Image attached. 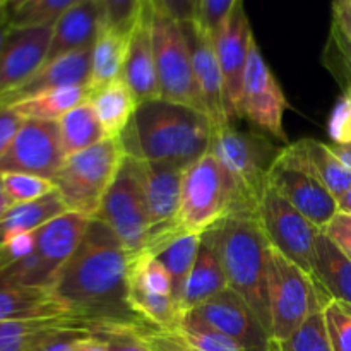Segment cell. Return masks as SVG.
<instances>
[{
  "label": "cell",
  "mask_w": 351,
  "mask_h": 351,
  "mask_svg": "<svg viewBox=\"0 0 351 351\" xmlns=\"http://www.w3.org/2000/svg\"><path fill=\"white\" fill-rule=\"evenodd\" d=\"M2 204L12 206L9 202V199H7V195H5V189H3V175L0 173V206H2Z\"/></svg>",
  "instance_id": "54"
},
{
  "label": "cell",
  "mask_w": 351,
  "mask_h": 351,
  "mask_svg": "<svg viewBox=\"0 0 351 351\" xmlns=\"http://www.w3.org/2000/svg\"><path fill=\"white\" fill-rule=\"evenodd\" d=\"M9 208H10V206H7V204L0 206V218H2V215H3V213H5Z\"/></svg>",
  "instance_id": "56"
},
{
  "label": "cell",
  "mask_w": 351,
  "mask_h": 351,
  "mask_svg": "<svg viewBox=\"0 0 351 351\" xmlns=\"http://www.w3.org/2000/svg\"><path fill=\"white\" fill-rule=\"evenodd\" d=\"M130 257L115 233L91 218L74 256L50 288L77 317L95 324L141 321L127 302Z\"/></svg>",
  "instance_id": "1"
},
{
  "label": "cell",
  "mask_w": 351,
  "mask_h": 351,
  "mask_svg": "<svg viewBox=\"0 0 351 351\" xmlns=\"http://www.w3.org/2000/svg\"><path fill=\"white\" fill-rule=\"evenodd\" d=\"M256 218L267 243L311 274L314 243L322 230L269 187L261 197Z\"/></svg>",
  "instance_id": "13"
},
{
  "label": "cell",
  "mask_w": 351,
  "mask_h": 351,
  "mask_svg": "<svg viewBox=\"0 0 351 351\" xmlns=\"http://www.w3.org/2000/svg\"><path fill=\"white\" fill-rule=\"evenodd\" d=\"M101 26L103 14L98 0H84L69 9L53 24V33H51L50 48H48L45 64L71 51L93 47Z\"/></svg>",
  "instance_id": "25"
},
{
  "label": "cell",
  "mask_w": 351,
  "mask_h": 351,
  "mask_svg": "<svg viewBox=\"0 0 351 351\" xmlns=\"http://www.w3.org/2000/svg\"><path fill=\"white\" fill-rule=\"evenodd\" d=\"M122 79L137 101L144 103L160 98L156 64H154L153 34H151V3L144 2L143 10L130 31L129 51L123 65Z\"/></svg>",
  "instance_id": "22"
},
{
  "label": "cell",
  "mask_w": 351,
  "mask_h": 351,
  "mask_svg": "<svg viewBox=\"0 0 351 351\" xmlns=\"http://www.w3.org/2000/svg\"><path fill=\"white\" fill-rule=\"evenodd\" d=\"M226 288H228V283H226L225 269H223L215 240L209 232L202 233L201 247H199L194 267H192L187 287H185L184 300L180 305L182 317L187 312L194 311L195 307L208 302L209 298L221 293Z\"/></svg>",
  "instance_id": "26"
},
{
  "label": "cell",
  "mask_w": 351,
  "mask_h": 351,
  "mask_svg": "<svg viewBox=\"0 0 351 351\" xmlns=\"http://www.w3.org/2000/svg\"><path fill=\"white\" fill-rule=\"evenodd\" d=\"M91 48L71 51L41 65L36 74L31 75L21 88L0 98L3 105H12L19 99L50 89L71 88V86H89L91 79Z\"/></svg>",
  "instance_id": "23"
},
{
  "label": "cell",
  "mask_w": 351,
  "mask_h": 351,
  "mask_svg": "<svg viewBox=\"0 0 351 351\" xmlns=\"http://www.w3.org/2000/svg\"><path fill=\"white\" fill-rule=\"evenodd\" d=\"M201 240L202 233H180L154 254L160 259V263L167 267L168 274H170L173 300L177 304L178 311H180L185 287H187L189 276H191L199 247H201Z\"/></svg>",
  "instance_id": "32"
},
{
  "label": "cell",
  "mask_w": 351,
  "mask_h": 351,
  "mask_svg": "<svg viewBox=\"0 0 351 351\" xmlns=\"http://www.w3.org/2000/svg\"><path fill=\"white\" fill-rule=\"evenodd\" d=\"M0 24H7V12L3 5H0Z\"/></svg>",
  "instance_id": "55"
},
{
  "label": "cell",
  "mask_w": 351,
  "mask_h": 351,
  "mask_svg": "<svg viewBox=\"0 0 351 351\" xmlns=\"http://www.w3.org/2000/svg\"><path fill=\"white\" fill-rule=\"evenodd\" d=\"M144 336L156 351H195L187 343L182 341L173 331H163V329H156L146 324L144 326Z\"/></svg>",
  "instance_id": "48"
},
{
  "label": "cell",
  "mask_w": 351,
  "mask_h": 351,
  "mask_svg": "<svg viewBox=\"0 0 351 351\" xmlns=\"http://www.w3.org/2000/svg\"><path fill=\"white\" fill-rule=\"evenodd\" d=\"M129 43L130 33L101 26L91 48V91L122 77Z\"/></svg>",
  "instance_id": "29"
},
{
  "label": "cell",
  "mask_w": 351,
  "mask_h": 351,
  "mask_svg": "<svg viewBox=\"0 0 351 351\" xmlns=\"http://www.w3.org/2000/svg\"><path fill=\"white\" fill-rule=\"evenodd\" d=\"M58 129L65 156L89 149L106 137L89 98L65 113L58 120Z\"/></svg>",
  "instance_id": "33"
},
{
  "label": "cell",
  "mask_w": 351,
  "mask_h": 351,
  "mask_svg": "<svg viewBox=\"0 0 351 351\" xmlns=\"http://www.w3.org/2000/svg\"><path fill=\"white\" fill-rule=\"evenodd\" d=\"M53 26L10 27L0 50V98L21 88L47 60Z\"/></svg>",
  "instance_id": "19"
},
{
  "label": "cell",
  "mask_w": 351,
  "mask_h": 351,
  "mask_svg": "<svg viewBox=\"0 0 351 351\" xmlns=\"http://www.w3.org/2000/svg\"><path fill=\"white\" fill-rule=\"evenodd\" d=\"M137 163L149 218V237L143 252L156 254L171 239L184 233L178 226V211L185 168L144 160H137Z\"/></svg>",
  "instance_id": "11"
},
{
  "label": "cell",
  "mask_w": 351,
  "mask_h": 351,
  "mask_svg": "<svg viewBox=\"0 0 351 351\" xmlns=\"http://www.w3.org/2000/svg\"><path fill=\"white\" fill-rule=\"evenodd\" d=\"M127 287L129 307L141 321L163 331L177 328L182 315L173 300L171 278L154 254L139 252L130 257Z\"/></svg>",
  "instance_id": "12"
},
{
  "label": "cell",
  "mask_w": 351,
  "mask_h": 351,
  "mask_svg": "<svg viewBox=\"0 0 351 351\" xmlns=\"http://www.w3.org/2000/svg\"><path fill=\"white\" fill-rule=\"evenodd\" d=\"M5 195L12 206L27 204L38 201L55 191V184L50 178L29 173H2Z\"/></svg>",
  "instance_id": "39"
},
{
  "label": "cell",
  "mask_w": 351,
  "mask_h": 351,
  "mask_svg": "<svg viewBox=\"0 0 351 351\" xmlns=\"http://www.w3.org/2000/svg\"><path fill=\"white\" fill-rule=\"evenodd\" d=\"M267 302H269L271 339L274 343L290 338L311 315L324 311L332 302L314 278L271 247L267 267Z\"/></svg>",
  "instance_id": "6"
},
{
  "label": "cell",
  "mask_w": 351,
  "mask_h": 351,
  "mask_svg": "<svg viewBox=\"0 0 351 351\" xmlns=\"http://www.w3.org/2000/svg\"><path fill=\"white\" fill-rule=\"evenodd\" d=\"M89 101L95 106L106 137L122 136L139 106V101L122 77L93 89Z\"/></svg>",
  "instance_id": "28"
},
{
  "label": "cell",
  "mask_w": 351,
  "mask_h": 351,
  "mask_svg": "<svg viewBox=\"0 0 351 351\" xmlns=\"http://www.w3.org/2000/svg\"><path fill=\"white\" fill-rule=\"evenodd\" d=\"M237 2L239 0H201L199 2L197 23H201V26L206 27L209 33H215L219 24L232 12Z\"/></svg>",
  "instance_id": "44"
},
{
  "label": "cell",
  "mask_w": 351,
  "mask_h": 351,
  "mask_svg": "<svg viewBox=\"0 0 351 351\" xmlns=\"http://www.w3.org/2000/svg\"><path fill=\"white\" fill-rule=\"evenodd\" d=\"M328 134L332 144H346L351 141V91L341 89L328 120Z\"/></svg>",
  "instance_id": "43"
},
{
  "label": "cell",
  "mask_w": 351,
  "mask_h": 351,
  "mask_svg": "<svg viewBox=\"0 0 351 351\" xmlns=\"http://www.w3.org/2000/svg\"><path fill=\"white\" fill-rule=\"evenodd\" d=\"M218 55L225 93V112L232 123L242 119V88L249 62L250 45L256 40L245 12L243 0H239L218 29L211 33Z\"/></svg>",
  "instance_id": "14"
},
{
  "label": "cell",
  "mask_w": 351,
  "mask_h": 351,
  "mask_svg": "<svg viewBox=\"0 0 351 351\" xmlns=\"http://www.w3.org/2000/svg\"><path fill=\"white\" fill-rule=\"evenodd\" d=\"M322 232L348 259H351V213L338 211Z\"/></svg>",
  "instance_id": "46"
},
{
  "label": "cell",
  "mask_w": 351,
  "mask_h": 351,
  "mask_svg": "<svg viewBox=\"0 0 351 351\" xmlns=\"http://www.w3.org/2000/svg\"><path fill=\"white\" fill-rule=\"evenodd\" d=\"M311 276L331 300L351 307V259L324 232H319L311 259Z\"/></svg>",
  "instance_id": "27"
},
{
  "label": "cell",
  "mask_w": 351,
  "mask_h": 351,
  "mask_svg": "<svg viewBox=\"0 0 351 351\" xmlns=\"http://www.w3.org/2000/svg\"><path fill=\"white\" fill-rule=\"evenodd\" d=\"M91 218L67 211L34 232V250L0 271V280L29 287H51L58 271L74 256Z\"/></svg>",
  "instance_id": "8"
},
{
  "label": "cell",
  "mask_w": 351,
  "mask_h": 351,
  "mask_svg": "<svg viewBox=\"0 0 351 351\" xmlns=\"http://www.w3.org/2000/svg\"><path fill=\"white\" fill-rule=\"evenodd\" d=\"M324 319L332 351H351V307L329 302L324 308Z\"/></svg>",
  "instance_id": "41"
},
{
  "label": "cell",
  "mask_w": 351,
  "mask_h": 351,
  "mask_svg": "<svg viewBox=\"0 0 351 351\" xmlns=\"http://www.w3.org/2000/svg\"><path fill=\"white\" fill-rule=\"evenodd\" d=\"M288 101L280 82L264 60L257 41L250 45L249 62L242 88V119L266 132L269 137L287 143L283 129V115Z\"/></svg>",
  "instance_id": "15"
},
{
  "label": "cell",
  "mask_w": 351,
  "mask_h": 351,
  "mask_svg": "<svg viewBox=\"0 0 351 351\" xmlns=\"http://www.w3.org/2000/svg\"><path fill=\"white\" fill-rule=\"evenodd\" d=\"M278 158L321 182L338 201L351 189V171L336 158L329 144L305 137L287 144Z\"/></svg>",
  "instance_id": "21"
},
{
  "label": "cell",
  "mask_w": 351,
  "mask_h": 351,
  "mask_svg": "<svg viewBox=\"0 0 351 351\" xmlns=\"http://www.w3.org/2000/svg\"><path fill=\"white\" fill-rule=\"evenodd\" d=\"M332 24L351 43V0H332Z\"/></svg>",
  "instance_id": "49"
},
{
  "label": "cell",
  "mask_w": 351,
  "mask_h": 351,
  "mask_svg": "<svg viewBox=\"0 0 351 351\" xmlns=\"http://www.w3.org/2000/svg\"><path fill=\"white\" fill-rule=\"evenodd\" d=\"M67 211V206L57 191L27 204L10 206L0 218V243L12 235L36 232L45 223Z\"/></svg>",
  "instance_id": "30"
},
{
  "label": "cell",
  "mask_w": 351,
  "mask_h": 351,
  "mask_svg": "<svg viewBox=\"0 0 351 351\" xmlns=\"http://www.w3.org/2000/svg\"><path fill=\"white\" fill-rule=\"evenodd\" d=\"M65 158L58 122L24 120L9 149L0 156V173H29L53 180Z\"/></svg>",
  "instance_id": "16"
},
{
  "label": "cell",
  "mask_w": 351,
  "mask_h": 351,
  "mask_svg": "<svg viewBox=\"0 0 351 351\" xmlns=\"http://www.w3.org/2000/svg\"><path fill=\"white\" fill-rule=\"evenodd\" d=\"M26 2H29V0H7V5H5L7 16H9L10 12H14V10L19 9V7H23Z\"/></svg>",
  "instance_id": "53"
},
{
  "label": "cell",
  "mask_w": 351,
  "mask_h": 351,
  "mask_svg": "<svg viewBox=\"0 0 351 351\" xmlns=\"http://www.w3.org/2000/svg\"><path fill=\"white\" fill-rule=\"evenodd\" d=\"M0 5L5 7V5H7V0H0Z\"/></svg>",
  "instance_id": "57"
},
{
  "label": "cell",
  "mask_w": 351,
  "mask_h": 351,
  "mask_svg": "<svg viewBox=\"0 0 351 351\" xmlns=\"http://www.w3.org/2000/svg\"><path fill=\"white\" fill-rule=\"evenodd\" d=\"M271 351H332L324 311L311 315L290 338L274 343Z\"/></svg>",
  "instance_id": "37"
},
{
  "label": "cell",
  "mask_w": 351,
  "mask_h": 351,
  "mask_svg": "<svg viewBox=\"0 0 351 351\" xmlns=\"http://www.w3.org/2000/svg\"><path fill=\"white\" fill-rule=\"evenodd\" d=\"M146 0H98L103 26L130 33Z\"/></svg>",
  "instance_id": "42"
},
{
  "label": "cell",
  "mask_w": 351,
  "mask_h": 351,
  "mask_svg": "<svg viewBox=\"0 0 351 351\" xmlns=\"http://www.w3.org/2000/svg\"><path fill=\"white\" fill-rule=\"evenodd\" d=\"M84 0H29L7 16V26H53L60 16Z\"/></svg>",
  "instance_id": "36"
},
{
  "label": "cell",
  "mask_w": 351,
  "mask_h": 351,
  "mask_svg": "<svg viewBox=\"0 0 351 351\" xmlns=\"http://www.w3.org/2000/svg\"><path fill=\"white\" fill-rule=\"evenodd\" d=\"M322 62L338 81L339 88L351 91V43L332 23L322 51Z\"/></svg>",
  "instance_id": "38"
},
{
  "label": "cell",
  "mask_w": 351,
  "mask_h": 351,
  "mask_svg": "<svg viewBox=\"0 0 351 351\" xmlns=\"http://www.w3.org/2000/svg\"><path fill=\"white\" fill-rule=\"evenodd\" d=\"M230 290L250 305L271 336L267 267L271 245L256 216H230L211 230ZM206 233V232H204Z\"/></svg>",
  "instance_id": "3"
},
{
  "label": "cell",
  "mask_w": 351,
  "mask_h": 351,
  "mask_svg": "<svg viewBox=\"0 0 351 351\" xmlns=\"http://www.w3.org/2000/svg\"><path fill=\"white\" fill-rule=\"evenodd\" d=\"M158 12L171 17L177 23H192L199 17L201 0H149Z\"/></svg>",
  "instance_id": "45"
},
{
  "label": "cell",
  "mask_w": 351,
  "mask_h": 351,
  "mask_svg": "<svg viewBox=\"0 0 351 351\" xmlns=\"http://www.w3.org/2000/svg\"><path fill=\"white\" fill-rule=\"evenodd\" d=\"M89 322L79 317H51L33 319V321H7L0 322V351H26L38 336L62 326ZM95 324V322H91Z\"/></svg>",
  "instance_id": "34"
},
{
  "label": "cell",
  "mask_w": 351,
  "mask_h": 351,
  "mask_svg": "<svg viewBox=\"0 0 351 351\" xmlns=\"http://www.w3.org/2000/svg\"><path fill=\"white\" fill-rule=\"evenodd\" d=\"M125 160L120 137H105L89 149L65 158L53 177L55 191L69 211L95 218Z\"/></svg>",
  "instance_id": "5"
},
{
  "label": "cell",
  "mask_w": 351,
  "mask_h": 351,
  "mask_svg": "<svg viewBox=\"0 0 351 351\" xmlns=\"http://www.w3.org/2000/svg\"><path fill=\"white\" fill-rule=\"evenodd\" d=\"M329 147L336 154V158L351 171V141L346 144H329Z\"/></svg>",
  "instance_id": "51"
},
{
  "label": "cell",
  "mask_w": 351,
  "mask_h": 351,
  "mask_svg": "<svg viewBox=\"0 0 351 351\" xmlns=\"http://www.w3.org/2000/svg\"><path fill=\"white\" fill-rule=\"evenodd\" d=\"M95 218L115 233L130 256L143 252L149 237V218L136 158L125 154L122 168L103 197Z\"/></svg>",
  "instance_id": "10"
},
{
  "label": "cell",
  "mask_w": 351,
  "mask_h": 351,
  "mask_svg": "<svg viewBox=\"0 0 351 351\" xmlns=\"http://www.w3.org/2000/svg\"><path fill=\"white\" fill-rule=\"evenodd\" d=\"M171 331L195 351H245L239 343L216 331L192 312H187L180 319L177 328Z\"/></svg>",
  "instance_id": "35"
},
{
  "label": "cell",
  "mask_w": 351,
  "mask_h": 351,
  "mask_svg": "<svg viewBox=\"0 0 351 351\" xmlns=\"http://www.w3.org/2000/svg\"><path fill=\"white\" fill-rule=\"evenodd\" d=\"M230 216H250L239 187L213 153L185 168L178 226L184 233H204Z\"/></svg>",
  "instance_id": "4"
},
{
  "label": "cell",
  "mask_w": 351,
  "mask_h": 351,
  "mask_svg": "<svg viewBox=\"0 0 351 351\" xmlns=\"http://www.w3.org/2000/svg\"><path fill=\"white\" fill-rule=\"evenodd\" d=\"M75 351H110V350H108V346L101 341V339L96 338V336H93V335H89V336H86L84 339H81V341H79Z\"/></svg>",
  "instance_id": "50"
},
{
  "label": "cell",
  "mask_w": 351,
  "mask_h": 351,
  "mask_svg": "<svg viewBox=\"0 0 351 351\" xmlns=\"http://www.w3.org/2000/svg\"><path fill=\"white\" fill-rule=\"evenodd\" d=\"M338 208H339V211H343V213H351V189L346 192L345 195H343L341 199H339Z\"/></svg>",
  "instance_id": "52"
},
{
  "label": "cell",
  "mask_w": 351,
  "mask_h": 351,
  "mask_svg": "<svg viewBox=\"0 0 351 351\" xmlns=\"http://www.w3.org/2000/svg\"><path fill=\"white\" fill-rule=\"evenodd\" d=\"M187 38L189 50L192 58L195 84H197L199 98H201L202 112L209 117L213 127L228 123L225 112V93H223V77L219 69L218 55H216L215 41L211 33L201 23H180Z\"/></svg>",
  "instance_id": "20"
},
{
  "label": "cell",
  "mask_w": 351,
  "mask_h": 351,
  "mask_svg": "<svg viewBox=\"0 0 351 351\" xmlns=\"http://www.w3.org/2000/svg\"><path fill=\"white\" fill-rule=\"evenodd\" d=\"M267 187L287 199L312 225L324 230L339 211L338 199L319 180L276 158L267 173Z\"/></svg>",
  "instance_id": "18"
},
{
  "label": "cell",
  "mask_w": 351,
  "mask_h": 351,
  "mask_svg": "<svg viewBox=\"0 0 351 351\" xmlns=\"http://www.w3.org/2000/svg\"><path fill=\"white\" fill-rule=\"evenodd\" d=\"M89 95H91L89 86H71V88L50 89V91L27 96V98L12 103V106L26 120L58 122L74 106L86 101Z\"/></svg>",
  "instance_id": "31"
},
{
  "label": "cell",
  "mask_w": 351,
  "mask_h": 351,
  "mask_svg": "<svg viewBox=\"0 0 351 351\" xmlns=\"http://www.w3.org/2000/svg\"><path fill=\"white\" fill-rule=\"evenodd\" d=\"M51 317L77 315L53 293L50 287H29L0 280V322Z\"/></svg>",
  "instance_id": "24"
},
{
  "label": "cell",
  "mask_w": 351,
  "mask_h": 351,
  "mask_svg": "<svg viewBox=\"0 0 351 351\" xmlns=\"http://www.w3.org/2000/svg\"><path fill=\"white\" fill-rule=\"evenodd\" d=\"M95 324L75 322L38 336L26 351H75L79 341L93 335Z\"/></svg>",
  "instance_id": "40"
},
{
  "label": "cell",
  "mask_w": 351,
  "mask_h": 351,
  "mask_svg": "<svg viewBox=\"0 0 351 351\" xmlns=\"http://www.w3.org/2000/svg\"><path fill=\"white\" fill-rule=\"evenodd\" d=\"M151 34H153L160 98L202 112L197 84L192 71L191 50L182 24L158 12L151 5Z\"/></svg>",
  "instance_id": "9"
},
{
  "label": "cell",
  "mask_w": 351,
  "mask_h": 351,
  "mask_svg": "<svg viewBox=\"0 0 351 351\" xmlns=\"http://www.w3.org/2000/svg\"><path fill=\"white\" fill-rule=\"evenodd\" d=\"M274 149L267 137L237 129L232 122L213 127L209 153L233 178L250 216L257 215V206L267 189V173L280 154Z\"/></svg>",
  "instance_id": "7"
},
{
  "label": "cell",
  "mask_w": 351,
  "mask_h": 351,
  "mask_svg": "<svg viewBox=\"0 0 351 351\" xmlns=\"http://www.w3.org/2000/svg\"><path fill=\"white\" fill-rule=\"evenodd\" d=\"M191 312L216 331L239 343L245 351H271L273 348V339L256 312L230 288Z\"/></svg>",
  "instance_id": "17"
},
{
  "label": "cell",
  "mask_w": 351,
  "mask_h": 351,
  "mask_svg": "<svg viewBox=\"0 0 351 351\" xmlns=\"http://www.w3.org/2000/svg\"><path fill=\"white\" fill-rule=\"evenodd\" d=\"M211 134L204 112L156 98L139 103L120 139L127 156L187 168L208 153Z\"/></svg>",
  "instance_id": "2"
},
{
  "label": "cell",
  "mask_w": 351,
  "mask_h": 351,
  "mask_svg": "<svg viewBox=\"0 0 351 351\" xmlns=\"http://www.w3.org/2000/svg\"><path fill=\"white\" fill-rule=\"evenodd\" d=\"M24 120L26 119H23V115L12 105L0 103V156L9 149Z\"/></svg>",
  "instance_id": "47"
}]
</instances>
